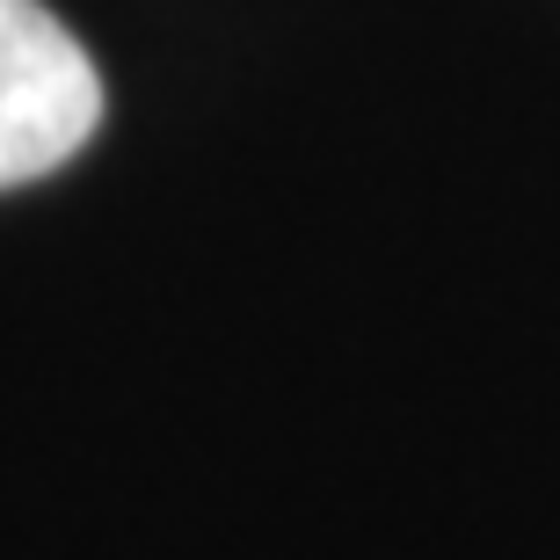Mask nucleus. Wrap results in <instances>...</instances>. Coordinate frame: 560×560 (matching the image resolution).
Instances as JSON below:
<instances>
[{"label":"nucleus","mask_w":560,"mask_h":560,"mask_svg":"<svg viewBox=\"0 0 560 560\" xmlns=\"http://www.w3.org/2000/svg\"><path fill=\"white\" fill-rule=\"evenodd\" d=\"M103 125V73L44 0H0V189L66 167Z\"/></svg>","instance_id":"f257e3e1"}]
</instances>
